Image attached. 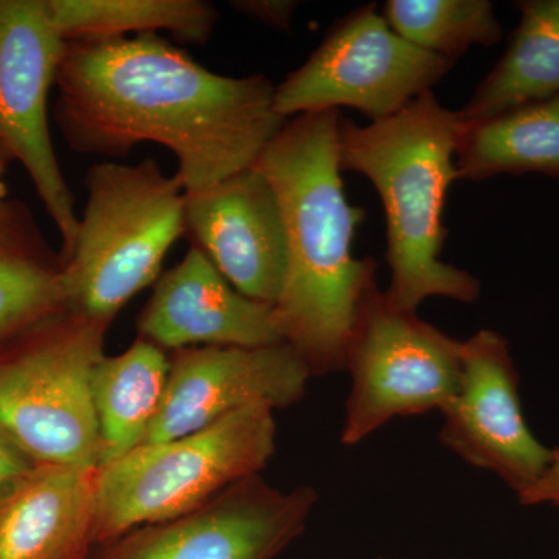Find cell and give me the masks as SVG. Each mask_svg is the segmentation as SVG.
<instances>
[{"label":"cell","instance_id":"cell-1","mask_svg":"<svg viewBox=\"0 0 559 559\" xmlns=\"http://www.w3.org/2000/svg\"><path fill=\"white\" fill-rule=\"evenodd\" d=\"M57 86L70 148L124 156L157 143L178 157L186 193L253 167L286 123L270 79L219 75L157 35L69 40Z\"/></svg>","mask_w":559,"mask_h":559},{"label":"cell","instance_id":"cell-2","mask_svg":"<svg viewBox=\"0 0 559 559\" xmlns=\"http://www.w3.org/2000/svg\"><path fill=\"white\" fill-rule=\"evenodd\" d=\"M341 121L340 109L293 117L253 164L274 187L285 223V278L272 319L311 374L344 369L356 311L378 270L353 253L366 212L342 183Z\"/></svg>","mask_w":559,"mask_h":559},{"label":"cell","instance_id":"cell-3","mask_svg":"<svg viewBox=\"0 0 559 559\" xmlns=\"http://www.w3.org/2000/svg\"><path fill=\"white\" fill-rule=\"evenodd\" d=\"M462 128L459 110L444 108L432 91L389 119L366 127L341 121V170L369 179L384 207L392 271L384 294L396 310L417 312L429 297L471 304L480 296L479 280L440 260Z\"/></svg>","mask_w":559,"mask_h":559},{"label":"cell","instance_id":"cell-4","mask_svg":"<svg viewBox=\"0 0 559 559\" xmlns=\"http://www.w3.org/2000/svg\"><path fill=\"white\" fill-rule=\"evenodd\" d=\"M87 202L64 261L68 310L112 323L157 282L168 250L186 234V190L153 159L102 162L87 173Z\"/></svg>","mask_w":559,"mask_h":559},{"label":"cell","instance_id":"cell-5","mask_svg":"<svg viewBox=\"0 0 559 559\" xmlns=\"http://www.w3.org/2000/svg\"><path fill=\"white\" fill-rule=\"evenodd\" d=\"M275 437L274 409L257 404L189 436L140 444L100 466L94 546L186 516L237 481L257 476L274 455Z\"/></svg>","mask_w":559,"mask_h":559},{"label":"cell","instance_id":"cell-6","mask_svg":"<svg viewBox=\"0 0 559 559\" xmlns=\"http://www.w3.org/2000/svg\"><path fill=\"white\" fill-rule=\"evenodd\" d=\"M109 326L68 310L0 347V430L35 465L98 468L91 378Z\"/></svg>","mask_w":559,"mask_h":559},{"label":"cell","instance_id":"cell-7","mask_svg":"<svg viewBox=\"0 0 559 559\" xmlns=\"http://www.w3.org/2000/svg\"><path fill=\"white\" fill-rule=\"evenodd\" d=\"M344 369L352 390L341 440L353 447L390 419L443 409L462 380L463 341L393 308L374 278L356 311Z\"/></svg>","mask_w":559,"mask_h":559},{"label":"cell","instance_id":"cell-8","mask_svg":"<svg viewBox=\"0 0 559 559\" xmlns=\"http://www.w3.org/2000/svg\"><path fill=\"white\" fill-rule=\"evenodd\" d=\"M452 68L401 38L370 3L334 22L310 58L275 86L274 108L288 120L345 106L374 123L432 91Z\"/></svg>","mask_w":559,"mask_h":559},{"label":"cell","instance_id":"cell-9","mask_svg":"<svg viewBox=\"0 0 559 559\" xmlns=\"http://www.w3.org/2000/svg\"><path fill=\"white\" fill-rule=\"evenodd\" d=\"M66 40L47 13L46 0H0V150L21 162L58 231L68 260L80 218L55 154L47 117Z\"/></svg>","mask_w":559,"mask_h":559},{"label":"cell","instance_id":"cell-10","mask_svg":"<svg viewBox=\"0 0 559 559\" xmlns=\"http://www.w3.org/2000/svg\"><path fill=\"white\" fill-rule=\"evenodd\" d=\"M318 498L307 485L283 491L257 474L186 516L103 544L94 559H275L305 532Z\"/></svg>","mask_w":559,"mask_h":559},{"label":"cell","instance_id":"cell-11","mask_svg":"<svg viewBox=\"0 0 559 559\" xmlns=\"http://www.w3.org/2000/svg\"><path fill=\"white\" fill-rule=\"evenodd\" d=\"M440 440L476 468L498 476L520 498L546 473L551 459L530 429L520 395V373L509 341L480 330L463 341L457 392L440 411Z\"/></svg>","mask_w":559,"mask_h":559},{"label":"cell","instance_id":"cell-12","mask_svg":"<svg viewBox=\"0 0 559 559\" xmlns=\"http://www.w3.org/2000/svg\"><path fill=\"white\" fill-rule=\"evenodd\" d=\"M312 377L290 345L194 347L173 353L159 412L142 444L179 439L234 412L301 400Z\"/></svg>","mask_w":559,"mask_h":559},{"label":"cell","instance_id":"cell-13","mask_svg":"<svg viewBox=\"0 0 559 559\" xmlns=\"http://www.w3.org/2000/svg\"><path fill=\"white\" fill-rule=\"evenodd\" d=\"M186 234L242 296L274 307L286 270L277 193L255 167L186 193Z\"/></svg>","mask_w":559,"mask_h":559},{"label":"cell","instance_id":"cell-14","mask_svg":"<svg viewBox=\"0 0 559 559\" xmlns=\"http://www.w3.org/2000/svg\"><path fill=\"white\" fill-rule=\"evenodd\" d=\"M139 337L162 349L282 344L272 307L242 296L198 246L154 286Z\"/></svg>","mask_w":559,"mask_h":559},{"label":"cell","instance_id":"cell-15","mask_svg":"<svg viewBox=\"0 0 559 559\" xmlns=\"http://www.w3.org/2000/svg\"><path fill=\"white\" fill-rule=\"evenodd\" d=\"M95 466L35 465L0 489V559H87Z\"/></svg>","mask_w":559,"mask_h":559},{"label":"cell","instance_id":"cell-16","mask_svg":"<svg viewBox=\"0 0 559 559\" xmlns=\"http://www.w3.org/2000/svg\"><path fill=\"white\" fill-rule=\"evenodd\" d=\"M68 311L64 260L20 202L0 205V347Z\"/></svg>","mask_w":559,"mask_h":559},{"label":"cell","instance_id":"cell-17","mask_svg":"<svg viewBox=\"0 0 559 559\" xmlns=\"http://www.w3.org/2000/svg\"><path fill=\"white\" fill-rule=\"evenodd\" d=\"M170 360L139 337L127 352L103 356L92 371L91 393L98 428V468L135 450L159 412Z\"/></svg>","mask_w":559,"mask_h":559},{"label":"cell","instance_id":"cell-18","mask_svg":"<svg viewBox=\"0 0 559 559\" xmlns=\"http://www.w3.org/2000/svg\"><path fill=\"white\" fill-rule=\"evenodd\" d=\"M521 17L509 47L459 110L466 123L559 94V0L514 3Z\"/></svg>","mask_w":559,"mask_h":559},{"label":"cell","instance_id":"cell-19","mask_svg":"<svg viewBox=\"0 0 559 559\" xmlns=\"http://www.w3.org/2000/svg\"><path fill=\"white\" fill-rule=\"evenodd\" d=\"M455 171L473 182L527 173L559 178V94L492 119L463 121Z\"/></svg>","mask_w":559,"mask_h":559},{"label":"cell","instance_id":"cell-20","mask_svg":"<svg viewBox=\"0 0 559 559\" xmlns=\"http://www.w3.org/2000/svg\"><path fill=\"white\" fill-rule=\"evenodd\" d=\"M46 5L66 43L167 31L183 43L204 46L218 20L215 7L202 0H46Z\"/></svg>","mask_w":559,"mask_h":559},{"label":"cell","instance_id":"cell-21","mask_svg":"<svg viewBox=\"0 0 559 559\" xmlns=\"http://www.w3.org/2000/svg\"><path fill=\"white\" fill-rule=\"evenodd\" d=\"M382 16L412 46L452 62L471 47L496 46L503 35L488 0H389Z\"/></svg>","mask_w":559,"mask_h":559},{"label":"cell","instance_id":"cell-22","mask_svg":"<svg viewBox=\"0 0 559 559\" xmlns=\"http://www.w3.org/2000/svg\"><path fill=\"white\" fill-rule=\"evenodd\" d=\"M231 7L250 20L267 25V27L289 31L294 13L299 9V2H294V0H237V2H231Z\"/></svg>","mask_w":559,"mask_h":559},{"label":"cell","instance_id":"cell-23","mask_svg":"<svg viewBox=\"0 0 559 559\" xmlns=\"http://www.w3.org/2000/svg\"><path fill=\"white\" fill-rule=\"evenodd\" d=\"M518 499L525 507H559V447L551 448V459L546 473Z\"/></svg>","mask_w":559,"mask_h":559},{"label":"cell","instance_id":"cell-24","mask_svg":"<svg viewBox=\"0 0 559 559\" xmlns=\"http://www.w3.org/2000/svg\"><path fill=\"white\" fill-rule=\"evenodd\" d=\"M35 466L0 430V489Z\"/></svg>","mask_w":559,"mask_h":559},{"label":"cell","instance_id":"cell-25","mask_svg":"<svg viewBox=\"0 0 559 559\" xmlns=\"http://www.w3.org/2000/svg\"><path fill=\"white\" fill-rule=\"evenodd\" d=\"M2 175H3V165H0V205H2L3 202H5V198H7V187H5V183H3Z\"/></svg>","mask_w":559,"mask_h":559},{"label":"cell","instance_id":"cell-26","mask_svg":"<svg viewBox=\"0 0 559 559\" xmlns=\"http://www.w3.org/2000/svg\"><path fill=\"white\" fill-rule=\"evenodd\" d=\"M5 154L2 153V150H0V165H5Z\"/></svg>","mask_w":559,"mask_h":559}]
</instances>
